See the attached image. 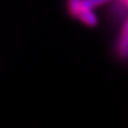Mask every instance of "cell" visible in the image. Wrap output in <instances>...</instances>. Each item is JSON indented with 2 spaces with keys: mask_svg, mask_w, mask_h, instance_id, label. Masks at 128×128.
Segmentation results:
<instances>
[{
  "mask_svg": "<svg viewBox=\"0 0 128 128\" xmlns=\"http://www.w3.org/2000/svg\"><path fill=\"white\" fill-rule=\"evenodd\" d=\"M116 51L120 58L128 60V17L125 19L120 31V36L118 40Z\"/></svg>",
  "mask_w": 128,
  "mask_h": 128,
  "instance_id": "6da1fadb",
  "label": "cell"
},
{
  "mask_svg": "<svg viewBox=\"0 0 128 128\" xmlns=\"http://www.w3.org/2000/svg\"><path fill=\"white\" fill-rule=\"evenodd\" d=\"M76 18L88 27H96L98 25V17L95 13V10L81 9L78 12Z\"/></svg>",
  "mask_w": 128,
  "mask_h": 128,
  "instance_id": "7a4b0ae2",
  "label": "cell"
},
{
  "mask_svg": "<svg viewBox=\"0 0 128 128\" xmlns=\"http://www.w3.org/2000/svg\"><path fill=\"white\" fill-rule=\"evenodd\" d=\"M111 0H82L81 2V9H89V10H95L96 8H99L102 6L107 4Z\"/></svg>",
  "mask_w": 128,
  "mask_h": 128,
  "instance_id": "3957f363",
  "label": "cell"
},
{
  "mask_svg": "<svg viewBox=\"0 0 128 128\" xmlns=\"http://www.w3.org/2000/svg\"><path fill=\"white\" fill-rule=\"evenodd\" d=\"M81 2L82 0H67V9H68L70 14L75 18L77 16L78 12L80 11Z\"/></svg>",
  "mask_w": 128,
  "mask_h": 128,
  "instance_id": "277c9868",
  "label": "cell"
},
{
  "mask_svg": "<svg viewBox=\"0 0 128 128\" xmlns=\"http://www.w3.org/2000/svg\"><path fill=\"white\" fill-rule=\"evenodd\" d=\"M118 1L120 2V3H122V4L125 6V8H127L128 9V0H118Z\"/></svg>",
  "mask_w": 128,
  "mask_h": 128,
  "instance_id": "5b68a950",
  "label": "cell"
}]
</instances>
